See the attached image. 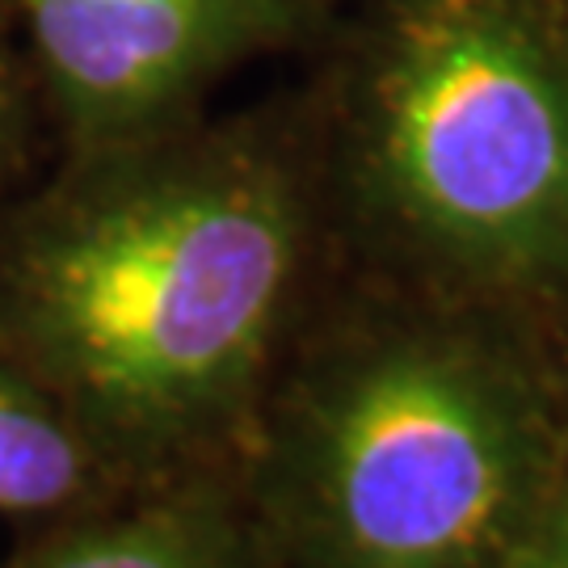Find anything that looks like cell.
Wrapping results in <instances>:
<instances>
[{"mask_svg":"<svg viewBox=\"0 0 568 568\" xmlns=\"http://www.w3.org/2000/svg\"><path fill=\"white\" fill-rule=\"evenodd\" d=\"M304 89L63 156L0 211V358L110 476L244 467L270 387L337 278Z\"/></svg>","mask_w":568,"mask_h":568,"instance_id":"cell-1","label":"cell"},{"mask_svg":"<svg viewBox=\"0 0 568 568\" xmlns=\"http://www.w3.org/2000/svg\"><path fill=\"white\" fill-rule=\"evenodd\" d=\"M244 467L295 568H506L568 480L560 342L342 265Z\"/></svg>","mask_w":568,"mask_h":568,"instance_id":"cell-2","label":"cell"},{"mask_svg":"<svg viewBox=\"0 0 568 568\" xmlns=\"http://www.w3.org/2000/svg\"><path fill=\"white\" fill-rule=\"evenodd\" d=\"M300 89L345 270L568 337V0H342Z\"/></svg>","mask_w":568,"mask_h":568,"instance_id":"cell-3","label":"cell"},{"mask_svg":"<svg viewBox=\"0 0 568 568\" xmlns=\"http://www.w3.org/2000/svg\"><path fill=\"white\" fill-rule=\"evenodd\" d=\"M342 0H9L63 156L203 119L206 98L270 55H312Z\"/></svg>","mask_w":568,"mask_h":568,"instance_id":"cell-4","label":"cell"},{"mask_svg":"<svg viewBox=\"0 0 568 568\" xmlns=\"http://www.w3.org/2000/svg\"><path fill=\"white\" fill-rule=\"evenodd\" d=\"M253 501L220 471L152 485L135 506L77 518L4 568H274Z\"/></svg>","mask_w":568,"mask_h":568,"instance_id":"cell-5","label":"cell"},{"mask_svg":"<svg viewBox=\"0 0 568 568\" xmlns=\"http://www.w3.org/2000/svg\"><path fill=\"white\" fill-rule=\"evenodd\" d=\"M110 467L30 375L0 358V514H68L102 493Z\"/></svg>","mask_w":568,"mask_h":568,"instance_id":"cell-6","label":"cell"},{"mask_svg":"<svg viewBox=\"0 0 568 568\" xmlns=\"http://www.w3.org/2000/svg\"><path fill=\"white\" fill-rule=\"evenodd\" d=\"M39 114V84L26 51L13 42V9L0 4V194L26 169Z\"/></svg>","mask_w":568,"mask_h":568,"instance_id":"cell-7","label":"cell"},{"mask_svg":"<svg viewBox=\"0 0 568 568\" xmlns=\"http://www.w3.org/2000/svg\"><path fill=\"white\" fill-rule=\"evenodd\" d=\"M506 568H568V480L556 488Z\"/></svg>","mask_w":568,"mask_h":568,"instance_id":"cell-8","label":"cell"},{"mask_svg":"<svg viewBox=\"0 0 568 568\" xmlns=\"http://www.w3.org/2000/svg\"><path fill=\"white\" fill-rule=\"evenodd\" d=\"M560 408H565V471H568V337H560Z\"/></svg>","mask_w":568,"mask_h":568,"instance_id":"cell-9","label":"cell"}]
</instances>
